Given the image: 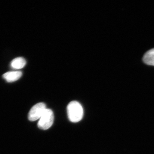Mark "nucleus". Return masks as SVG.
Returning a JSON list of instances; mask_svg holds the SVG:
<instances>
[{"label": "nucleus", "mask_w": 154, "mask_h": 154, "mask_svg": "<svg viewBox=\"0 0 154 154\" xmlns=\"http://www.w3.org/2000/svg\"><path fill=\"white\" fill-rule=\"evenodd\" d=\"M67 111L69 119L72 122H79L83 118L84 112L82 106L77 101L70 102L67 107Z\"/></svg>", "instance_id": "1"}, {"label": "nucleus", "mask_w": 154, "mask_h": 154, "mask_svg": "<svg viewBox=\"0 0 154 154\" xmlns=\"http://www.w3.org/2000/svg\"><path fill=\"white\" fill-rule=\"evenodd\" d=\"M54 119V115L52 110L47 108L39 119L37 125L40 129L47 130L52 126Z\"/></svg>", "instance_id": "2"}, {"label": "nucleus", "mask_w": 154, "mask_h": 154, "mask_svg": "<svg viewBox=\"0 0 154 154\" xmlns=\"http://www.w3.org/2000/svg\"><path fill=\"white\" fill-rule=\"evenodd\" d=\"M47 109L46 105L44 103H37L30 109L28 113V119L30 121H36L39 119Z\"/></svg>", "instance_id": "3"}, {"label": "nucleus", "mask_w": 154, "mask_h": 154, "mask_svg": "<svg viewBox=\"0 0 154 154\" xmlns=\"http://www.w3.org/2000/svg\"><path fill=\"white\" fill-rule=\"evenodd\" d=\"M22 75V72L20 71H11L4 74L3 77L8 82H13L19 80Z\"/></svg>", "instance_id": "4"}, {"label": "nucleus", "mask_w": 154, "mask_h": 154, "mask_svg": "<svg viewBox=\"0 0 154 154\" xmlns=\"http://www.w3.org/2000/svg\"><path fill=\"white\" fill-rule=\"evenodd\" d=\"M26 64V60L24 58L19 57L16 58L11 61V66L12 68L19 69L24 67Z\"/></svg>", "instance_id": "5"}, {"label": "nucleus", "mask_w": 154, "mask_h": 154, "mask_svg": "<svg viewBox=\"0 0 154 154\" xmlns=\"http://www.w3.org/2000/svg\"><path fill=\"white\" fill-rule=\"evenodd\" d=\"M143 60L146 64L154 66V48L147 51L144 55Z\"/></svg>", "instance_id": "6"}]
</instances>
